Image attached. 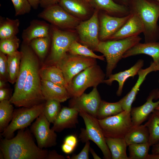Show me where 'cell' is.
<instances>
[{"mask_svg": "<svg viewBox=\"0 0 159 159\" xmlns=\"http://www.w3.org/2000/svg\"><path fill=\"white\" fill-rule=\"evenodd\" d=\"M0 151L4 159H46L48 151L35 143L30 130H18L15 137L1 140Z\"/></svg>", "mask_w": 159, "mask_h": 159, "instance_id": "1", "label": "cell"}, {"mask_svg": "<svg viewBox=\"0 0 159 159\" xmlns=\"http://www.w3.org/2000/svg\"><path fill=\"white\" fill-rule=\"evenodd\" d=\"M130 13L137 15L144 27L145 42L159 40V4L150 0H131Z\"/></svg>", "mask_w": 159, "mask_h": 159, "instance_id": "2", "label": "cell"}, {"mask_svg": "<svg viewBox=\"0 0 159 159\" xmlns=\"http://www.w3.org/2000/svg\"><path fill=\"white\" fill-rule=\"evenodd\" d=\"M38 57L34 53L21 94L14 105L17 107H31L46 101L41 90V78Z\"/></svg>", "mask_w": 159, "mask_h": 159, "instance_id": "3", "label": "cell"}, {"mask_svg": "<svg viewBox=\"0 0 159 159\" xmlns=\"http://www.w3.org/2000/svg\"><path fill=\"white\" fill-rule=\"evenodd\" d=\"M141 39L139 36H137L118 40L100 41L96 51L102 53L106 58V78L112 74L124 54Z\"/></svg>", "mask_w": 159, "mask_h": 159, "instance_id": "4", "label": "cell"}, {"mask_svg": "<svg viewBox=\"0 0 159 159\" xmlns=\"http://www.w3.org/2000/svg\"><path fill=\"white\" fill-rule=\"evenodd\" d=\"M106 74L99 65H93L74 77L67 90L71 97L80 96L88 87H97L103 83Z\"/></svg>", "mask_w": 159, "mask_h": 159, "instance_id": "5", "label": "cell"}, {"mask_svg": "<svg viewBox=\"0 0 159 159\" xmlns=\"http://www.w3.org/2000/svg\"><path fill=\"white\" fill-rule=\"evenodd\" d=\"M79 114L83 118L85 128L81 129L79 138L83 143L91 140L102 151L106 159H112L111 154L107 145L105 138L99 123L98 119L83 110H80Z\"/></svg>", "mask_w": 159, "mask_h": 159, "instance_id": "6", "label": "cell"}, {"mask_svg": "<svg viewBox=\"0 0 159 159\" xmlns=\"http://www.w3.org/2000/svg\"><path fill=\"white\" fill-rule=\"evenodd\" d=\"M52 45L48 61L50 65H55L67 54L72 43L78 40L74 32L59 29L51 25Z\"/></svg>", "mask_w": 159, "mask_h": 159, "instance_id": "7", "label": "cell"}, {"mask_svg": "<svg viewBox=\"0 0 159 159\" xmlns=\"http://www.w3.org/2000/svg\"><path fill=\"white\" fill-rule=\"evenodd\" d=\"M45 102L31 107H22L14 110L12 118L1 135L8 139L14 137V132L30 125L33 121L43 111Z\"/></svg>", "mask_w": 159, "mask_h": 159, "instance_id": "8", "label": "cell"}, {"mask_svg": "<svg viewBox=\"0 0 159 159\" xmlns=\"http://www.w3.org/2000/svg\"><path fill=\"white\" fill-rule=\"evenodd\" d=\"M98 121L105 138H124L133 127L130 112L125 111Z\"/></svg>", "mask_w": 159, "mask_h": 159, "instance_id": "9", "label": "cell"}, {"mask_svg": "<svg viewBox=\"0 0 159 159\" xmlns=\"http://www.w3.org/2000/svg\"><path fill=\"white\" fill-rule=\"evenodd\" d=\"M97 64L96 59L67 53L55 65L61 70L69 85L75 75L87 68Z\"/></svg>", "mask_w": 159, "mask_h": 159, "instance_id": "10", "label": "cell"}, {"mask_svg": "<svg viewBox=\"0 0 159 159\" xmlns=\"http://www.w3.org/2000/svg\"><path fill=\"white\" fill-rule=\"evenodd\" d=\"M98 14L96 10L88 19L81 21L76 28L81 43L94 51H96L100 41Z\"/></svg>", "mask_w": 159, "mask_h": 159, "instance_id": "11", "label": "cell"}, {"mask_svg": "<svg viewBox=\"0 0 159 159\" xmlns=\"http://www.w3.org/2000/svg\"><path fill=\"white\" fill-rule=\"evenodd\" d=\"M38 16L52 25L62 29L76 28L81 21L69 13L58 4L45 8Z\"/></svg>", "mask_w": 159, "mask_h": 159, "instance_id": "12", "label": "cell"}, {"mask_svg": "<svg viewBox=\"0 0 159 159\" xmlns=\"http://www.w3.org/2000/svg\"><path fill=\"white\" fill-rule=\"evenodd\" d=\"M50 122L43 112L30 127V130L35 136L38 146L41 149L54 146L57 144V134L50 128Z\"/></svg>", "mask_w": 159, "mask_h": 159, "instance_id": "13", "label": "cell"}, {"mask_svg": "<svg viewBox=\"0 0 159 159\" xmlns=\"http://www.w3.org/2000/svg\"><path fill=\"white\" fill-rule=\"evenodd\" d=\"M21 52V57L18 77L16 82L14 92L10 100L14 105L20 97L27 78L31 60L34 52L29 43L23 42Z\"/></svg>", "mask_w": 159, "mask_h": 159, "instance_id": "14", "label": "cell"}, {"mask_svg": "<svg viewBox=\"0 0 159 159\" xmlns=\"http://www.w3.org/2000/svg\"><path fill=\"white\" fill-rule=\"evenodd\" d=\"M102 100L97 87H94L88 94L83 93L80 96L72 97L69 102V107L78 110H82L96 117Z\"/></svg>", "mask_w": 159, "mask_h": 159, "instance_id": "15", "label": "cell"}, {"mask_svg": "<svg viewBox=\"0 0 159 159\" xmlns=\"http://www.w3.org/2000/svg\"><path fill=\"white\" fill-rule=\"evenodd\" d=\"M132 15L130 13L127 16L120 17L112 16L107 13L102 14L99 20L100 40H108L127 21Z\"/></svg>", "mask_w": 159, "mask_h": 159, "instance_id": "16", "label": "cell"}, {"mask_svg": "<svg viewBox=\"0 0 159 159\" xmlns=\"http://www.w3.org/2000/svg\"><path fill=\"white\" fill-rule=\"evenodd\" d=\"M158 90H155L152 91L143 105L132 108L130 113L133 127L141 125L159 105V100L155 102L153 101L156 98Z\"/></svg>", "mask_w": 159, "mask_h": 159, "instance_id": "17", "label": "cell"}, {"mask_svg": "<svg viewBox=\"0 0 159 159\" xmlns=\"http://www.w3.org/2000/svg\"><path fill=\"white\" fill-rule=\"evenodd\" d=\"M131 14L132 16L108 40L125 39L143 33L144 27L141 20L137 15Z\"/></svg>", "mask_w": 159, "mask_h": 159, "instance_id": "18", "label": "cell"}, {"mask_svg": "<svg viewBox=\"0 0 159 159\" xmlns=\"http://www.w3.org/2000/svg\"><path fill=\"white\" fill-rule=\"evenodd\" d=\"M79 114V111L76 108L63 107L52 129L55 132H60L65 129L75 128L78 123Z\"/></svg>", "mask_w": 159, "mask_h": 159, "instance_id": "19", "label": "cell"}, {"mask_svg": "<svg viewBox=\"0 0 159 159\" xmlns=\"http://www.w3.org/2000/svg\"><path fill=\"white\" fill-rule=\"evenodd\" d=\"M59 4L64 10L80 20H85L91 14L89 3L85 0H59Z\"/></svg>", "mask_w": 159, "mask_h": 159, "instance_id": "20", "label": "cell"}, {"mask_svg": "<svg viewBox=\"0 0 159 159\" xmlns=\"http://www.w3.org/2000/svg\"><path fill=\"white\" fill-rule=\"evenodd\" d=\"M51 26L46 22L37 20L32 21L29 26L22 32L23 42L29 43L33 39L50 37Z\"/></svg>", "mask_w": 159, "mask_h": 159, "instance_id": "21", "label": "cell"}, {"mask_svg": "<svg viewBox=\"0 0 159 159\" xmlns=\"http://www.w3.org/2000/svg\"><path fill=\"white\" fill-rule=\"evenodd\" d=\"M41 90L45 100H52L62 102L71 97L65 87L42 79Z\"/></svg>", "mask_w": 159, "mask_h": 159, "instance_id": "22", "label": "cell"}, {"mask_svg": "<svg viewBox=\"0 0 159 159\" xmlns=\"http://www.w3.org/2000/svg\"><path fill=\"white\" fill-rule=\"evenodd\" d=\"M144 65V61L139 59L136 63L130 69L117 73L111 74L107 80H105L103 83L110 85L114 81H117L119 84L118 89L116 94L120 96L122 93L123 85L125 81L129 77H133L138 74L139 71Z\"/></svg>", "mask_w": 159, "mask_h": 159, "instance_id": "23", "label": "cell"}, {"mask_svg": "<svg viewBox=\"0 0 159 159\" xmlns=\"http://www.w3.org/2000/svg\"><path fill=\"white\" fill-rule=\"evenodd\" d=\"M153 71H154V65L153 63L146 69H141L139 71L138 73V79L136 83L130 92L120 100L124 111L130 112L132 104L135 99L140 86L148 74Z\"/></svg>", "mask_w": 159, "mask_h": 159, "instance_id": "24", "label": "cell"}, {"mask_svg": "<svg viewBox=\"0 0 159 159\" xmlns=\"http://www.w3.org/2000/svg\"><path fill=\"white\" fill-rule=\"evenodd\" d=\"M145 54L151 57L153 62L159 61V42H139L127 50L123 55L122 58L140 54Z\"/></svg>", "mask_w": 159, "mask_h": 159, "instance_id": "25", "label": "cell"}, {"mask_svg": "<svg viewBox=\"0 0 159 159\" xmlns=\"http://www.w3.org/2000/svg\"><path fill=\"white\" fill-rule=\"evenodd\" d=\"M99 9L106 12L108 14L123 17L130 14L129 7L125 5L117 4L113 0H90Z\"/></svg>", "mask_w": 159, "mask_h": 159, "instance_id": "26", "label": "cell"}, {"mask_svg": "<svg viewBox=\"0 0 159 159\" xmlns=\"http://www.w3.org/2000/svg\"><path fill=\"white\" fill-rule=\"evenodd\" d=\"M41 79L51 82L65 87L67 90L69 85L61 70L55 65H50L40 69Z\"/></svg>", "mask_w": 159, "mask_h": 159, "instance_id": "27", "label": "cell"}, {"mask_svg": "<svg viewBox=\"0 0 159 159\" xmlns=\"http://www.w3.org/2000/svg\"><path fill=\"white\" fill-rule=\"evenodd\" d=\"M112 159H129L126 153L127 145L123 138H105Z\"/></svg>", "mask_w": 159, "mask_h": 159, "instance_id": "28", "label": "cell"}, {"mask_svg": "<svg viewBox=\"0 0 159 159\" xmlns=\"http://www.w3.org/2000/svg\"><path fill=\"white\" fill-rule=\"evenodd\" d=\"M124 138L127 146L134 144L149 143V134L146 124L133 127Z\"/></svg>", "mask_w": 159, "mask_h": 159, "instance_id": "29", "label": "cell"}, {"mask_svg": "<svg viewBox=\"0 0 159 159\" xmlns=\"http://www.w3.org/2000/svg\"><path fill=\"white\" fill-rule=\"evenodd\" d=\"M20 21L18 19H11L1 17L0 39H6L16 36L19 31Z\"/></svg>", "mask_w": 159, "mask_h": 159, "instance_id": "30", "label": "cell"}, {"mask_svg": "<svg viewBox=\"0 0 159 159\" xmlns=\"http://www.w3.org/2000/svg\"><path fill=\"white\" fill-rule=\"evenodd\" d=\"M21 57V51H18L7 55L8 81L12 84L16 82L19 72Z\"/></svg>", "mask_w": 159, "mask_h": 159, "instance_id": "31", "label": "cell"}, {"mask_svg": "<svg viewBox=\"0 0 159 159\" xmlns=\"http://www.w3.org/2000/svg\"><path fill=\"white\" fill-rule=\"evenodd\" d=\"M124 111L120 100L115 102H109L102 100L98 109L96 117L102 119L114 115Z\"/></svg>", "mask_w": 159, "mask_h": 159, "instance_id": "32", "label": "cell"}, {"mask_svg": "<svg viewBox=\"0 0 159 159\" xmlns=\"http://www.w3.org/2000/svg\"><path fill=\"white\" fill-rule=\"evenodd\" d=\"M145 124L149 132V143L152 146L159 141V111L155 110Z\"/></svg>", "mask_w": 159, "mask_h": 159, "instance_id": "33", "label": "cell"}, {"mask_svg": "<svg viewBox=\"0 0 159 159\" xmlns=\"http://www.w3.org/2000/svg\"><path fill=\"white\" fill-rule=\"evenodd\" d=\"M14 107L9 100L0 102V132L2 133L7 127L12 118Z\"/></svg>", "mask_w": 159, "mask_h": 159, "instance_id": "34", "label": "cell"}, {"mask_svg": "<svg viewBox=\"0 0 159 159\" xmlns=\"http://www.w3.org/2000/svg\"><path fill=\"white\" fill-rule=\"evenodd\" d=\"M51 37L34 39L29 43L35 53L41 59H44L47 55L49 48Z\"/></svg>", "mask_w": 159, "mask_h": 159, "instance_id": "35", "label": "cell"}, {"mask_svg": "<svg viewBox=\"0 0 159 159\" xmlns=\"http://www.w3.org/2000/svg\"><path fill=\"white\" fill-rule=\"evenodd\" d=\"M68 52L73 55L91 57L102 61H104L105 59L103 55L99 56L96 54L92 49L80 43L77 40H75L72 43Z\"/></svg>", "mask_w": 159, "mask_h": 159, "instance_id": "36", "label": "cell"}, {"mask_svg": "<svg viewBox=\"0 0 159 159\" xmlns=\"http://www.w3.org/2000/svg\"><path fill=\"white\" fill-rule=\"evenodd\" d=\"M60 103L52 100L45 101L43 113L50 123H53L59 115L62 109Z\"/></svg>", "mask_w": 159, "mask_h": 159, "instance_id": "37", "label": "cell"}, {"mask_svg": "<svg viewBox=\"0 0 159 159\" xmlns=\"http://www.w3.org/2000/svg\"><path fill=\"white\" fill-rule=\"evenodd\" d=\"M128 146L129 159H146L150 146L148 143L132 144Z\"/></svg>", "mask_w": 159, "mask_h": 159, "instance_id": "38", "label": "cell"}, {"mask_svg": "<svg viewBox=\"0 0 159 159\" xmlns=\"http://www.w3.org/2000/svg\"><path fill=\"white\" fill-rule=\"evenodd\" d=\"M20 41L16 36L0 39V52L7 55L12 54L17 51Z\"/></svg>", "mask_w": 159, "mask_h": 159, "instance_id": "39", "label": "cell"}, {"mask_svg": "<svg viewBox=\"0 0 159 159\" xmlns=\"http://www.w3.org/2000/svg\"><path fill=\"white\" fill-rule=\"evenodd\" d=\"M14 7L16 16L29 13L32 7L28 0H11Z\"/></svg>", "mask_w": 159, "mask_h": 159, "instance_id": "40", "label": "cell"}, {"mask_svg": "<svg viewBox=\"0 0 159 159\" xmlns=\"http://www.w3.org/2000/svg\"><path fill=\"white\" fill-rule=\"evenodd\" d=\"M0 79L6 82L8 81L7 57L6 54L1 52H0Z\"/></svg>", "mask_w": 159, "mask_h": 159, "instance_id": "41", "label": "cell"}, {"mask_svg": "<svg viewBox=\"0 0 159 159\" xmlns=\"http://www.w3.org/2000/svg\"><path fill=\"white\" fill-rule=\"evenodd\" d=\"M90 143L89 141L85 142V145L80 152L77 155H73L71 159H88Z\"/></svg>", "mask_w": 159, "mask_h": 159, "instance_id": "42", "label": "cell"}, {"mask_svg": "<svg viewBox=\"0 0 159 159\" xmlns=\"http://www.w3.org/2000/svg\"><path fill=\"white\" fill-rule=\"evenodd\" d=\"M64 143L75 148L77 143V139L76 136L70 135L64 139Z\"/></svg>", "mask_w": 159, "mask_h": 159, "instance_id": "43", "label": "cell"}, {"mask_svg": "<svg viewBox=\"0 0 159 159\" xmlns=\"http://www.w3.org/2000/svg\"><path fill=\"white\" fill-rule=\"evenodd\" d=\"M12 96L8 89L4 88H0V102L5 100H9Z\"/></svg>", "mask_w": 159, "mask_h": 159, "instance_id": "44", "label": "cell"}, {"mask_svg": "<svg viewBox=\"0 0 159 159\" xmlns=\"http://www.w3.org/2000/svg\"><path fill=\"white\" fill-rule=\"evenodd\" d=\"M63 155L59 154L55 150L48 151L46 159H64Z\"/></svg>", "mask_w": 159, "mask_h": 159, "instance_id": "45", "label": "cell"}, {"mask_svg": "<svg viewBox=\"0 0 159 159\" xmlns=\"http://www.w3.org/2000/svg\"><path fill=\"white\" fill-rule=\"evenodd\" d=\"M59 0H41L40 5L41 7L46 8L52 5L57 4Z\"/></svg>", "mask_w": 159, "mask_h": 159, "instance_id": "46", "label": "cell"}, {"mask_svg": "<svg viewBox=\"0 0 159 159\" xmlns=\"http://www.w3.org/2000/svg\"><path fill=\"white\" fill-rule=\"evenodd\" d=\"M74 149V148L64 143L62 146V151L66 154L71 153L73 152Z\"/></svg>", "mask_w": 159, "mask_h": 159, "instance_id": "47", "label": "cell"}, {"mask_svg": "<svg viewBox=\"0 0 159 159\" xmlns=\"http://www.w3.org/2000/svg\"><path fill=\"white\" fill-rule=\"evenodd\" d=\"M32 7L34 9H37L40 4L41 0H28Z\"/></svg>", "mask_w": 159, "mask_h": 159, "instance_id": "48", "label": "cell"}, {"mask_svg": "<svg viewBox=\"0 0 159 159\" xmlns=\"http://www.w3.org/2000/svg\"><path fill=\"white\" fill-rule=\"evenodd\" d=\"M152 146V153H159V141Z\"/></svg>", "mask_w": 159, "mask_h": 159, "instance_id": "49", "label": "cell"}, {"mask_svg": "<svg viewBox=\"0 0 159 159\" xmlns=\"http://www.w3.org/2000/svg\"><path fill=\"white\" fill-rule=\"evenodd\" d=\"M146 159H159V153L148 154Z\"/></svg>", "mask_w": 159, "mask_h": 159, "instance_id": "50", "label": "cell"}, {"mask_svg": "<svg viewBox=\"0 0 159 159\" xmlns=\"http://www.w3.org/2000/svg\"><path fill=\"white\" fill-rule=\"evenodd\" d=\"M90 151L92 154V155L95 159H100L101 158L99 156L95 153L93 149L91 148H90Z\"/></svg>", "mask_w": 159, "mask_h": 159, "instance_id": "51", "label": "cell"}, {"mask_svg": "<svg viewBox=\"0 0 159 159\" xmlns=\"http://www.w3.org/2000/svg\"><path fill=\"white\" fill-rule=\"evenodd\" d=\"M6 82L2 80H0V88H4L6 85Z\"/></svg>", "mask_w": 159, "mask_h": 159, "instance_id": "52", "label": "cell"}, {"mask_svg": "<svg viewBox=\"0 0 159 159\" xmlns=\"http://www.w3.org/2000/svg\"><path fill=\"white\" fill-rule=\"evenodd\" d=\"M153 63L154 66L155 71H159V61L156 63Z\"/></svg>", "mask_w": 159, "mask_h": 159, "instance_id": "53", "label": "cell"}, {"mask_svg": "<svg viewBox=\"0 0 159 159\" xmlns=\"http://www.w3.org/2000/svg\"><path fill=\"white\" fill-rule=\"evenodd\" d=\"M158 98H159V90H158L157 92L155 99H158ZM155 110H156L159 111V105L156 108V109H155Z\"/></svg>", "mask_w": 159, "mask_h": 159, "instance_id": "54", "label": "cell"}, {"mask_svg": "<svg viewBox=\"0 0 159 159\" xmlns=\"http://www.w3.org/2000/svg\"><path fill=\"white\" fill-rule=\"evenodd\" d=\"M0 159H4L3 154L2 153L1 151H0Z\"/></svg>", "mask_w": 159, "mask_h": 159, "instance_id": "55", "label": "cell"}, {"mask_svg": "<svg viewBox=\"0 0 159 159\" xmlns=\"http://www.w3.org/2000/svg\"><path fill=\"white\" fill-rule=\"evenodd\" d=\"M159 4V0H150Z\"/></svg>", "mask_w": 159, "mask_h": 159, "instance_id": "56", "label": "cell"}, {"mask_svg": "<svg viewBox=\"0 0 159 159\" xmlns=\"http://www.w3.org/2000/svg\"><path fill=\"white\" fill-rule=\"evenodd\" d=\"M88 3L90 2V0H85Z\"/></svg>", "mask_w": 159, "mask_h": 159, "instance_id": "57", "label": "cell"}, {"mask_svg": "<svg viewBox=\"0 0 159 159\" xmlns=\"http://www.w3.org/2000/svg\"><path fill=\"white\" fill-rule=\"evenodd\" d=\"M122 0L125 1V2L126 1H125L126 0Z\"/></svg>", "mask_w": 159, "mask_h": 159, "instance_id": "58", "label": "cell"}, {"mask_svg": "<svg viewBox=\"0 0 159 159\" xmlns=\"http://www.w3.org/2000/svg\"></svg>", "mask_w": 159, "mask_h": 159, "instance_id": "59", "label": "cell"}]
</instances>
